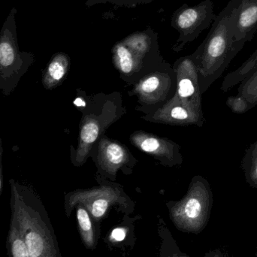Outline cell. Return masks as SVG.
<instances>
[{
    "label": "cell",
    "mask_w": 257,
    "mask_h": 257,
    "mask_svg": "<svg viewBox=\"0 0 257 257\" xmlns=\"http://www.w3.org/2000/svg\"><path fill=\"white\" fill-rule=\"evenodd\" d=\"M11 222L24 238L30 257L60 253L48 213L36 192L15 179L9 180Z\"/></svg>",
    "instance_id": "1"
},
{
    "label": "cell",
    "mask_w": 257,
    "mask_h": 257,
    "mask_svg": "<svg viewBox=\"0 0 257 257\" xmlns=\"http://www.w3.org/2000/svg\"><path fill=\"white\" fill-rule=\"evenodd\" d=\"M237 2L229 0L226 7L216 15L208 36L192 54L199 73L202 93L222 76L240 52L229 33V18Z\"/></svg>",
    "instance_id": "2"
},
{
    "label": "cell",
    "mask_w": 257,
    "mask_h": 257,
    "mask_svg": "<svg viewBox=\"0 0 257 257\" xmlns=\"http://www.w3.org/2000/svg\"><path fill=\"white\" fill-rule=\"evenodd\" d=\"M16 8H12L0 30V90L9 96L36 60L34 54L20 50Z\"/></svg>",
    "instance_id": "3"
},
{
    "label": "cell",
    "mask_w": 257,
    "mask_h": 257,
    "mask_svg": "<svg viewBox=\"0 0 257 257\" xmlns=\"http://www.w3.org/2000/svg\"><path fill=\"white\" fill-rule=\"evenodd\" d=\"M212 205L209 183L202 177L196 176L187 195L169 207L171 220L181 232L200 233L209 221Z\"/></svg>",
    "instance_id": "4"
},
{
    "label": "cell",
    "mask_w": 257,
    "mask_h": 257,
    "mask_svg": "<svg viewBox=\"0 0 257 257\" xmlns=\"http://www.w3.org/2000/svg\"><path fill=\"white\" fill-rule=\"evenodd\" d=\"M214 3L204 0L196 6L184 4L172 14L171 26L179 33L172 50L179 52L186 44L194 41L214 22L216 15Z\"/></svg>",
    "instance_id": "5"
},
{
    "label": "cell",
    "mask_w": 257,
    "mask_h": 257,
    "mask_svg": "<svg viewBox=\"0 0 257 257\" xmlns=\"http://www.w3.org/2000/svg\"><path fill=\"white\" fill-rule=\"evenodd\" d=\"M117 204L123 205L125 209L127 207L124 198L118 192L105 187L69 193L65 199V209L69 217L75 206L83 205L93 220L99 223L105 217L110 207Z\"/></svg>",
    "instance_id": "6"
},
{
    "label": "cell",
    "mask_w": 257,
    "mask_h": 257,
    "mask_svg": "<svg viewBox=\"0 0 257 257\" xmlns=\"http://www.w3.org/2000/svg\"><path fill=\"white\" fill-rule=\"evenodd\" d=\"M257 30V0H238L229 18V33L235 46L241 51Z\"/></svg>",
    "instance_id": "7"
},
{
    "label": "cell",
    "mask_w": 257,
    "mask_h": 257,
    "mask_svg": "<svg viewBox=\"0 0 257 257\" xmlns=\"http://www.w3.org/2000/svg\"><path fill=\"white\" fill-rule=\"evenodd\" d=\"M175 67L180 77L178 93L181 103L202 112L199 73L193 55L179 59Z\"/></svg>",
    "instance_id": "8"
},
{
    "label": "cell",
    "mask_w": 257,
    "mask_h": 257,
    "mask_svg": "<svg viewBox=\"0 0 257 257\" xmlns=\"http://www.w3.org/2000/svg\"><path fill=\"white\" fill-rule=\"evenodd\" d=\"M113 61L116 67L124 75L138 72L145 66L159 64L160 62L152 61L133 51L122 41L117 42L112 48Z\"/></svg>",
    "instance_id": "9"
},
{
    "label": "cell",
    "mask_w": 257,
    "mask_h": 257,
    "mask_svg": "<svg viewBox=\"0 0 257 257\" xmlns=\"http://www.w3.org/2000/svg\"><path fill=\"white\" fill-rule=\"evenodd\" d=\"M70 67V58L66 53L53 55L42 72V83L46 90L58 87L66 78Z\"/></svg>",
    "instance_id": "10"
},
{
    "label": "cell",
    "mask_w": 257,
    "mask_h": 257,
    "mask_svg": "<svg viewBox=\"0 0 257 257\" xmlns=\"http://www.w3.org/2000/svg\"><path fill=\"white\" fill-rule=\"evenodd\" d=\"M131 139L132 142L139 149L160 159L170 158L172 153H173V146L171 142L151 135L139 132L133 134Z\"/></svg>",
    "instance_id": "11"
},
{
    "label": "cell",
    "mask_w": 257,
    "mask_h": 257,
    "mask_svg": "<svg viewBox=\"0 0 257 257\" xmlns=\"http://www.w3.org/2000/svg\"><path fill=\"white\" fill-rule=\"evenodd\" d=\"M127 151L116 142H102L100 148L101 164L106 170L116 171L127 159Z\"/></svg>",
    "instance_id": "12"
},
{
    "label": "cell",
    "mask_w": 257,
    "mask_h": 257,
    "mask_svg": "<svg viewBox=\"0 0 257 257\" xmlns=\"http://www.w3.org/2000/svg\"><path fill=\"white\" fill-rule=\"evenodd\" d=\"M257 69V48L248 59L233 72L228 74L221 84V90L223 93L229 91L243 80L251 75Z\"/></svg>",
    "instance_id": "13"
},
{
    "label": "cell",
    "mask_w": 257,
    "mask_h": 257,
    "mask_svg": "<svg viewBox=\"0 0 257 257\" xmlns=\"http://www.w3.org/2000/svg\"><path fill=\"white\" fill-rule=\"evenodd\" d=\"M100 123L99 120L94 117H88L81 125L80 131L79 148L77 151V154L85 156L88 154L93 144L96 142L100 133Z\"/></svg>",
    "instance_id": "14"
},
{
    "label": "cell",
    "mask_w": 257,
    "mask_h": 257,
    "mask_svg": "<svg viewBox=\"0 0 257 257\" xmlns=\"http://www.w3.org/2000/svg\"><path fill=\"white\" fill-rule=\"evenodd\" d=\"M77 220L81 240L87 248L94 249L96 247V233L91 220V216L83 205H77Z\"/></svg>",
    "instance_id": "15"
},
{
    "label": "cell",
    "mask_w": 257,
    "mask_h": 257,
    "mask_svg": "<svg viewBox=\"0 0 257 257\" xmlns=\"http://www.w3.org/2000/svg\"><path fill=\"white\" fill-rule=\"evenodd\" d=\"M246 182L257 189V141L246 150L241 163Z\"/></svg>",
    "instance_id": "16"
},
{
    "label": "cell",
    "mask_w": 257,
    "mask_h": 257,
    "mask_svg": "<svg viewBox=\"0 0 257 257\" xmlns=\"http://www.w3.org/2000/svg\"><path fill=\"white\" fill-rule=\"evenodd\" d=\"M6 248L9 257H30L28 247L24 238L12 222H10Z\"/></svg>",
    "instance_id": "17"
},
{
    "label": "cell",
    "mask_w": 257,
    "mask_h": 257,
    "mask_svg": "<svg viewBox=\"0 0 257 257\" xmlns=\"http://www.w3.org/2000/svg\"><path fill=\"white\" fill-rule=\"evenodd\" d=\"M245 98L253 108L257 105V69L240 83L238 93Z\"/></svg>",
    "instance_id": "18"
},
{
    "label": "cell",
    "mask_w": 257,
    "mask_h": 257,
    "mask_svg": "<svg viewBox=\"0 0 257 257\" xmlns=\"http://www.w3.org/2000/svg\"><path fill=\"white\" fill-rule=\"evenodd\" d=\"M161 75L158 73L148 75L141 82L139 91L144 96H151L157 94V92L161 89L163 84L161 81Z\"/></svg>",
    "instance_id": "19"
},
{
    "label": "cell",
    "mask_w": 257,
    "mask_h": 257,
    "mask_svg": "<svg viewBox=\"0 0 257 257\" xmlns=\"http://www.w3.org/2000/svg\"><path fill=\"white\" fill-rule=\"evenodd\" d=\"M154 0H87L86 6L90 8L96 5L109 4L116 7L136 8L142 5L150 4Z\"/></svg>",
    "instance_id": "20"
},
{
    "label": "cell",
    "mask_w": 257,
    "mask_h": 257,
    "mask_svg": "<svg viewBox=\"0 0 257 257\" xmlns=\"http://www.w3.org/2000/svg\"><path fill=\"white\" fill-rule=\"evenodd\" d=\"M226 104L232 112L238 114H244L253 108L245 98L238 94L229 96L226 99Z\"/></svg>",
    "instance_id": "21"
},
{
    "label": "cell",
    "mask_w": 257,
    "mask_h": 257,
    "mask_svg": "<svg viewBox=\"0 0 257 257\" xmlns=\"http://www.w3.org/2000/svg\"><path fill=\"white\" fill-rule=\"evenodd\" d=\"M127 230L123 227H117L111 231L110 241L112 242H120L126 238Z\"/></svg>",
    "instance_id": "22"
},
{
    "label": "cell",
    "mask_w": 257,
    "mask_h": 257,
    "mask_svg": "<svg viewBox=\"0 0 257 257\" xmlns=\"http://www.w3.org/2000/svg\"><path fill=\"white\" fill-rule=\"evenodd\" d=\"M3 141H2L1 136H0V196H1L3 184Z\"/></svg>",
    "instance_id": "23"
},
{
    "label": "cell",
    "mask_w": 257,
    "mask_h": 257,
    "mask_svg": "<svg viewBox=\"0 0 257 257\" xmlns=\"http://www.w3.org/2000/svg\"><path fill=\"white\" fill-rule=\"evenodd\" d=\"M211 257H224L220 250H216L211 252Z\"/></svg>",
    "instance_id": "24"
},
{
    "label": "cell",
    "mask_w": 257,
    "mask_h": 257,
    "mask_svg": "<svg viewBox=\"0 0 257 257\" xmlns=\"http://www.w3.org/2000/svg\"><path fill=\"white\" fill-rule=\"evenodd\" d=\"M166 257H189V256H186V255L184 254V253H181V252L178 251V252H177V253H172V255H169V256H167Z\"/></svg>",
    "instance_id": "25"
},
{
    "label": "cell",
    "mask_w": 257,
    "mask_h": 257,
    "mask_svg": "<svg viewBox=\"0 0 257 257\" xmlns=\"http://www.w3.org/2000/svg\"><path fill=\"white\" fill-rule=\"evenodd\" d=\"M40 257H61V254H60V253H58V254L47 255V256H43Z\"/></svg>",
    "instance_id": "26"
},
{
    "label": "cell",
    "mask_w": 257,
    "mask_h": 257,
    "mask_svg": "<svg viewBox=\"0 0 257 257\" xmlns=\"http://www.w3.org/2000/svg\"><path fill=\"white\" fill-rule=\"evenodd\" d=\"M206 257H211V252H210L209 253H208V254L206 255Z\"/></svg>",
    "instance_id": "27"
},
{
    "label": "cell",
    "mask_w": 257,
    "mask_h": 257,
    "mask_svg": "<svg viewBox=\"0 0 257 257\" xmlns=\"http://www.w3.org/2000/svg\"><path fill=\"white\" fill-rule=\"evenodd\" d=\"M257 255V254H256Z\"/></svg>",
    "instance_id": "28"
}]
</instances>
